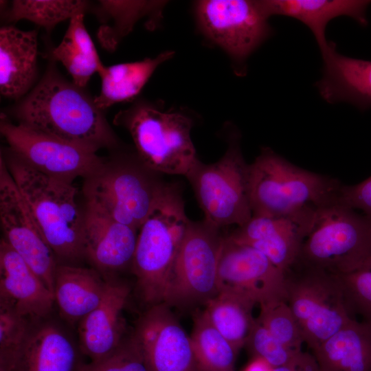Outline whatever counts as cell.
I'll list each match as a JSON object with an SVG mask.
<instances>
[{
  "instance_id": "cell-17",
  "label": "cell",
  "mask_w": 371,
  "mask_h": 371,
  "mask_svg": "<svg viewBox=\"0 0 371 371\" xmlns=\"http://www.w3.org/2000/svg\"><path fill=\"white\" fill-rule=\"evenodd\" d=\"M85 199V258L107 280L131 267L139 230L116 221L93 201Z\"/></svg>"
},
{
  "instance_id": "cell-35",
  "label": "cell",
  "mask_w": 371,
  "mask_h": 371,
  "mask_svg": "<svg viewBox=\"0 0 371 371\" xmlns=\"http://www.w3.org/2000/svg\"><path fill=\"white\" fill-rule=\"evenodd\" d=\"M81 371H149L142 350L133 335L123 339L108 356L85 363Z\"/></svg>"
},
{
  "instance_id": "cell-9",
  "label": "cell",
  "mask_w": 371,
  "mask_h": 371,
  "mask_svg": "<svg viewBox=\"0 0 371 371\" xmlns=\"http://www.w3.org/2000/svg\"><path fill=\"white\" fill-rule=\"evenodd\" d=\"M286 273V302L301 328L305 344L313 351L353 318L336 275L303 267Z\"/></svg>"
},
{
  "instance_id": "cell-34",
  "label": "cell",
  "mask_w": 371,
  "mask_h": 371,
  "mask_svg": "<svg viewBox=\"0 0 371 371\" xmlns=\"http://www.w3.org/2000/svg\"><path fill=\"white\" fill-rule=\"evenodd\" d=\"M336 276L350 315H358L371 324V268Z\"/></svg>"
},
{
  "instance_id": "cell-2",
  "label": "cell",
  "mask_w": 371,
  "mask_h": 371,
  "mask_svg": "<svg viewBox=\"0 0 371 371\" xmlns=\"http://www.w3.org/2000/svg\"><path fill=\"white\" fill-rule=\"evenodd\" d=\"M3 159L58 264L77 265L85 258L84 212L77 188L34 170L12 153Z\"/></svg>"
},
{
  "instance_id": "cell-24",
  "label": "cell",
  "mask_w": 371,
  "mask_h": 371,
  "mask_svg": "<svg viewBox=\"0 0 371 371\" xmlns=\"http://www.w3.org/2000/svg\"><path fill=\"white\" fill-rule=\"evenodd\" d=\"M38 54L37 33L12 26L0 30V91L11 98L23 95L34 82Z\"/></svg>"
},
{
  "instance_id": "cell-16",
  "label": "cell",
  "mask_w": 371,
  "mask_h": 371,
  "mask_svg": "<svg viewBox=\"0 0 371 371\" xmlns=\"http://www.w3.org/2000/svg\"><path fill=\"white\" fill-rule=\"evenodd\" d=\"M318 209L291 216H252L227 236L260 251L286 273L297 262Z\"/></svg>"
},
{
  "instance_id": "cell-5",
  "label": "cell",
  "mask_w": 371,
  "mask_h": 371,
  "mask_svg": "<svg viewBox=\"0 0 371 371\" xmlns=\"http://www.w3.org/2000/svg\"><path fill=\"white\" fill-rule=\"evenodd\" d=\"M298 262L333 275L370 269L371 222L337 202L319 207Z\"/></svg>"
},
{
  "instance_id": "cell-32",
  "label": "cell",
  "mask_w": 371,
  "mask_h": 371,
  "mask_svg": "<svg viewBox=\"0 0 371 371\" xmlns=\"http://www.w3.org/2000/svg\"><path fill=\"white\" fill-rule=\"evenodd\" d=\"M257 320L280 343L295 351H302L304 342L300 325L285 300H275L260 305Z\"/></svg>"
},
{
  "instance_id": "cell-21",
  "label": "cell",
  "mask_w": 371,
  "mask_h": 371,
  "mask_svg": "<svg viewBox=\"0 0 371 371\" xmlns=\"http://www.w3.org/2000/svg\"><path fill=\"white\" fill-rule=\"evenodd\" d=\"M323 72L317 87L328 103L348 102L361 109L371 106V61L344 56L330 42L321 52Z\"/></svg>"
},
{
  "instance_id": "cell-14",
  "label": "cell",
  "mask_w": 371,
  "mask_h": 371,
  "mask_svg": "<svg viewBox=\"0 0 371 371\" xmlns=\"http://www.w3.org/2000/svg\"><path fill=\"white\" fill-rule=\"evenodd\" d=\"M218 292L242 294L260 304L286 300V273L262 252L224 236L218 265Z\"/></svg>"
},
{
  "instance_id": "cell-6",
  "label": "cell",
  "mask_w": 371,
  "mask_h": 371,
  "mask_svg": "<svg viewBox=\"0 0 371 371\" xmlns=\"http://www.w3.org/2000/svg\"><path fill=\"white\" fill-rule=\"evenodd\" d=\"M129 132L139 161L157 174L186 176L199 161L191 138L192 119L142 103L117 115Z\"/></svg>"
},
{
  "instance_id": "cell-12",
  "label": "cell",
  "mask_w": 371,
  "mask_h": 371,
  "mask_svg": "<svg viewBox=\"0 0 371 371\" xmlns=\"http://www.w3.org/2000/svg\"><path fill=\"white\" fill-rule=\"evenodd\" d=\"M196 14L206 36L238 65L244 64L273 32L260 1H199Z\"/></svg>"
},
{
  "instance_id": "cell-23",
  "label": "cell",
  "mask_w": 371,
  "mask_h": 371,
  "mask_svg": "<svg viewBox=\"0 0 371 371\" xmlns=\"http://www.w3.org/2000/svg\"><path fill=\"white\" fill-rule=\"evenodd\" d=\"M106 283L94 268L58 264L54 297L61 318L69 324H78L100 304Z\"/></svg>"
},
{
  "instance_id": "cell-39",
  "label": "cell",
  "mask_w": 371,
  "mask_h": 371,
  "mask_svg": "<svg viewBox=\"0 0 371 371\" xmlns=\"http://www.w3.org/2000/svg\"><path fill=\"white\" fill-rule=\"evenodd\" d=\"M273 367L263 359H254L246 366L243 371H272Z\"/></svg>"
},
{
  "instance_id": "cell-31",
  "label": "cell",
  "mask_w": 371,
  "mask_h": 371,
  "mask_svg": "<svg viewBox=\"0 0 371 371\" xmlns=\"http://www.w3.org/2000/svg\"><path fill=\"white\" fill-rule=\"evenodd\" d=\"M86 5L79 0H15L7 15L9 21L26 19L50 30L60 22L83 13Z\"/></svg>"
},
{
  "instance_id": "cell-1",
  "label": "cell",
  "mask_w": 371,
  "mask_h": 371,
  "mask_svg": "<svg viewBox=\"0 0 371 371\" xmlns=\"http://www.w3.org/2000/svg\"><path fill=\"white\" fill-rule=\"evenodd\" d=\"M19 123L96 153L117 146L100 109L82 88L49 70L16 107Z\"/></svg>"
},
{
  "instance_id": "cell-7",
  "label": "cell",
  "mask_w": 371,
  "mask_h": 371,
  "mask_svg": "<svg viewBox=\"0 0 371 371\" xmlns=\"http://www.w3.org/2000/svg\"><path fill=\"white\" fill-rule=\"evenodd\" d=\"M186 177L209 223L219 229L240 227L252 217L249 164L236 139L216 162L206 164L199 160Z\"/></svg>"
},
{
  "instance_id": "cell-29",
  "label": "cell",
  "mask_w": 371,
  "mask_h": 371,
  "mask_svg": "<svg viewBox=\"0 0 371 371\" xmlns=\"http://www.w3.org/2000/svg\"><path fill=\"white\" fill-rule=\"evenodd\" d=\"M198 371H233L238 350L211 324L204 311L190 336Z\"/></svg>"
},
{
  "instance_id": "cell-28",
  "label": "cell",
  "mask_w": 371,
  "mask_h": 371,
  "mask_svg": "<svg viewBox=\"0 0 371 371\" xmlns=\"http://www.w3.org/2000/svg\"><path fill=\"white\" fill-rule=\"evenodd\" d=\"M256 304L242 294L223 291L205 304V314L211 324L237 350L246 344L256 322Z\"/></svg>"
},
{
  "instance_id": "cell-36",
  "label": "cell",
  "mask_w": 371,
  "mask_h": 371,
  "mask_svg": "<svg viewBox=\"0 0 371 371\" xmlns=\"http://www.w3.org/2000/svg\"><path fill=\"white\" fill-rule=\"evenodd\" d=\"M245 345L255 357L263 359L273 368L286 364L302 352H295L283 345L257 319Z\"/></svg>"
},
{
  "instance_id": "cell-27",
  "label": "cell",
  "mask_w": 371,
  "mask_h": 371,
  "mask_svg": "<svg viewBox=\"0 0 371 371\" xmlns=\"http://www.w3.org/2000/svg\"><path fill=\"white\" fill-rule=\"evenodd\" d=\"M52 54L67 69L73 83L80 88L85 87L92 75L103 66L85 26L83 13L70 19L62 41Z\"/></svg>"
},
{
  "instance_id": "cell-33",
  "label": "cell",
  "mask_w": 371,
  "mask_h": 371,
  "mask_svg": "<svg viewBox=\"0 0 371 371\" xmlns=\"http://www.w3.org/2000/svg\"><path fill=\"white\" fill-rule=\"evenodd\" d=\"M31 321L0 304V371H12L25 342Z\"/></svg>"
},
{
  "instance_id": "cell-26",
  "label": "cell",
  "mask_w": 371,
  "mask_h": 371,
  "mask_svg": "<svg viewBox=\"0 0 371 371\" xmlns=\"http://www.w3.org/2000/svg\"><path fill=\"white\" fill-rule=\"evenodd\" d=\"M173 52L167 51L153 58L141 61L102 66L98 74L101 78V90L94 102L101 110L137 95L155 69L171 58Z\"/></svg>"
},
{
  "instance_id": "cell-10",
  "label": "cell",
  "mask_w": 371,
  "mask_h": 371,
  "mask_svg": "<svg viewBox=\"0 0 371 371\" xmlns=\"http://www.w3.org/2000/svg\"><path fill=\"white\" fill-rule=\"evenodd\" d=\"M205 220L190 222L177 253L164 303L188 307L218 293V265L224 236Z\"/></svg>"
},
{
  "instance_id": "cell-37",
  "label": "cell",
  "mask_w": 371,
  "mask_h": 371,
  "mask_svg": "<svg viewBox=\"0 0 371 371\" xmlns=\"http://www.w3.org/2000/svg\"><path fill=\"white\" fill-rule=\"evenodd\" d=\"M337 202L354 210H361L371 222V176L356 185L342 184Z\"/></svg>"
},
{
  "instance_id": "cell-20",
  "label": "cell",
  "mask_w": 371,
  "mask_h": 371,
  "mask_svg": "<svg viewBox=\"0 0 371 371\" xmlns=\"http://www.w3.org/2000/svg\"><path fill=\"white\" fill-rule=\"evenodd\" d=\"M47 318L31 322L12 371H81L85 363L79 346L60 325Z\"/></svg>"
},
{
  "instance_id": "cell-11",
  "label": "cell",
  "mask_w": 371,
  "mask_h": 371,
  "mask_svg": "<svg viewBox=\"0 0 371 371\" xmlns=\"http://www.w3.org/2000/svg\"><path fill=\"white\" fill-rule=\"evenodd\" d=\"M0 131L11 152L34 170L48 176L74 182L98 173L106 165L96 153L12 123L1 115Z\"/></svg>"
},
{
  "instance_id": "cell-8",
  "label": "cell",
  "mask_w": 371,
  "mask_h": 371,
  "mask_svg": "<svg viewBox=\"0 0 371 371\" xmlns=\"http://www.w3.org/2000/svg\"><path fill=\"white\" fill-rule=\"evenodd\" d=\"M141 162L106 163L85 180V199L96 203L116 221L139 229L166 184Z\"/></svg>"
},
{
  "instance_id": "cell-15",
  "label": "cell",
  "mask_w": 371,
  "mask_h": 371,
  "mask_svg": "<svg viewBox=\"0 0 371 371\" xmlns=\"http://www.w3.org/2000/svg\"><path fill=\"white\" fill-rule=\"evenodd\" d=\"M170 306H150L138 321L134 337L149 371H198L189 337Z\"/></svg>"
},
{
  "instance_id": "cell-13",
  "label": "cell",
  "mask_w": 371,
  "mask_h": 371,
  "mask_svg": "<svg viewBox=\"0 0 371 371\" xmlns=\"http://www.w3.org/2000/svg\"><path fill=\"white\" fill-rule=\"evenodd\" d=\"M0 221L3 238L54 294L58 260L2 155L0 157Z\"/></svg>"
},
{
  "instance_id": "cell-3",
  "label": "cell",
  "mask_w": 371,
  "mask_h": 371,
  "mask_svg": "<svg viewBox=\"0 0 371 371\" xmlns=\"http://www.w3.org/2000/svg\"><path fill=\"white\" fill-rule=\"evenodd\" d=\"M180 190L166 184L141 225L131 269L142 302L164 303L174 263L190 224Z\"/></svg>"
},
{
  "instance_id": "cell-18",
  "label": "cell",
  "mask_w": 371,
  "mask_h": 371,
  "mask_svg": "<svg viewBox=\"0 0 371 371\" xmlns=\"http://www.w3.org/2000/svg\"><path fill=\"white\" fill-rule=\"evenodd\" d=\"M54 294L3 238L0 242V304L31 322L52 313Z\"/></svg>"
},
{
  "instance_id": "cell-22",
  "label": "cell",
  "mask_w": 371,
  "mask_h": 371,
  "mask_svg": "<svg viewBox=\"0 0 371 371\" xmlns=\"http://www.w3.org/2000/svg\"><path fill=\"white\" fill-rule=\"evenodd\" d=\"M265 14L269 18L281 15L293 18L304 24L313 34L322 52L330 42L326 29L333 19L346 16L361 25L368 24L366 10L370 1L364 0H263L260 1Z\"/></svg>"
},
{
  "instance_id": "cell-19",
  "label": "cell",
  "mask_w": 371,
  "mask_h": 371,
  "mask_svg": "<svg viewBox=\"0 0 371 371\" xmlns=\"http://www.w3.org/2000/svg\"><path fill=\"white\" fill-rule=\"evenodd\" d=\"M100 304L78 324L79 348L90 361H97L111 354L123 340L122 312L127 302L129 285L114 278L106 280Z\"/></svg>"
},
{
  "instance_id": "cell-38",
  "label": "cell",
  "mask_w": 371,
  "mask_h": 371,
  "mask_svg": "<svg viewBox=\"0 0 371 371\" xmlns=\"http://www.w3.org/2000/svg\"><path fill=\"white\" fill-rule=\"evenodd\" d=\"M272 371H322L313 355L302 351L292 361Z\"/></svg>"
},
{
  "instance_id": "cell-25",
  "label": "cell",
  "mask_w": 371,
  "mask_h": 371,
  "mask_svg": "<svg viewBox=\"0 0 371 371\" xmlns=\"http://www.w3.org/2000/svg\"><path fill=\"white\" fill-rule=\"evenodd\" d=\"M313 352L322 371H371V324L353 319Z\"/></svg>"
},
{
  "instance_id": "cell-4",
  "label": "cell",
  "mask_w": 371,
  "mask_h": 371,
  "mask_svg": "<svg viewBox=\"0 0 371 371\" xmlns=\"http://www.w3.org/2000/svg\"><path fill=\"white\" fill-rule=\"evenodd\" d=\"M249 185L253 216H282L337 202L342 184L263 148L249 164Z\"/></svg>"
},
{
  "instance_id": "cell-30",
  "label": "cell",
  "mask_w": 371,
  "mask_h": 371,
  "mask_svg": "<svg viewBox=\"0 0 371 371\" xmlns=\"http://www.w3.org/2000/svg\"><path fill=\"white\" fill-rule=\"evenodd\" d=\"M103 12L109 15V24L100 26L98 36L101 45L113 50L119 41L132 29L140 19L161 14L164 3L146 1H100Z\"/></svg>"
}]
</instances>
